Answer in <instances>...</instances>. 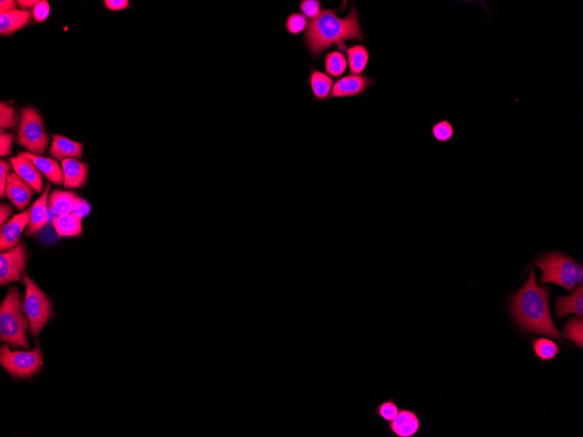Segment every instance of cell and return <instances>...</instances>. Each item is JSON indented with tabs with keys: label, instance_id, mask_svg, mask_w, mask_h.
<instances>
[{
	"label": "cell",
	"instance_id": "obj_33",
	"mask_svg": "<svg viewBox=\"0 0 583 437\" xmlns=\"http://www.w3.org/2000/svg\"><path fill=\"white\" fill-rule=\"evenodd\" d=\"M12 166L11 162H8V161L1 160V162H0V197L1 198L6 196V186H8V180Z\"/></svg>",
	"mask_w": 583,
	"mask_h": 437
},
{
	"label": "cell",
	"instance_id": "obj_26",
	"mask_svg": "<svg viewBox=\"0 0 583 437\" xmlns=\"http://www.w3.org/2000/svg\"><path fill=\"white\" fill-rule=\"evenodd\" d=\"M400 407L395 399L390 398L383 400L374 409V413L384 422H392L399 415Z\"/></svg>",
	"mask_w": 583,
	"mask_h": 437
},
{
	"label": "cell",
	"instance_id": "obj_20",
	"mask_svg": "<svg viewBox=\"0 0 583 437\" xmlns=\"http://www.w3.org/2000/svg\"><path fill=\"white\" fill-rule=\"evenodd\" d=\"M32 15L31 12L23 10H13L0 15V33L9 35L25 28L29 24Z\"/></svg>",
	"mask_w": 583,
	"mask_h": 437
},
{
	"label": "cell",
	"instance_id": "obj_2",
	"mask_svg": "<svg viewBox=\"0 0 583 437\" xmlns=\"http://www.w3.org/2000/svg\"><path fill=\"white\" fill-rule=\"evenodd\" d=\"M350 39L364 40L358 13L354 4L345 19L337 16L335 10H323L318 17L310 20L306 29V46L315 59H318L333 44L346 52L345 42Z\"/></svg>",
	"mask_w": 583,
	"mask_h": 437
},
{
	"label": "cell",
	"instance_id": "obj_12",
	"mask_svg": "<svg viewBox=\"0 0 583 437\" xmlns=\"http://www.w3.org/2000/svg\"><path fill=\"white\" fill-rule=\"evenodd\" d=\"M33 190L26 181H24L18 174L10 173L8 186H6V196L15 205L17 209L25 210L31 201Z\"/></svg>",
	"mask_w": 583,
	"mask_h": 437
},
{
	"label": "cell",
	"instance_id": "obj_19",
	"mask_svg": "<svg viewBox=\"0 0 583 437\" xmlns=\"http://www.w3.org/2000/svg\"><path fill=\"white\" fill-rule=\"evenodd\" d=\"M79 197L78 195L73 191L53 190L49 197V210L57 216L72 213Z\"/></svg>",
	"mask_w": 583,
	"mask_h": 437
},
{
	"label": "cell",
	"instance_id": "obj_30",
	"mask_svg": "<svg viewBox=\"0 0 583 437\" xmlns=\"http://www.w3.org/2000/svg\"><path fill=\"white\" fill-rule=\"evenodd\" d=\"M308 25V20L302 13L293 12L286 18V29L290 35H299V33L305 31Z\"/></svg>",
	"mask_w": 583,
	"mask_h": 437
},
{
	"label": "cell",
	"instance_id": "obj_22",
	"mask_svg": "<svg viewBox=\"0 0 583 437\" xmlns=\"http://www.w3.org/2000/svg\"><path fill=\"white\" fill-rule=\"evenodd\" d=\"M52 224L59 237H77L83 230L82 218L73 213L56 216Z\"/></svg>",
	"mask_w": 583,
	"mask_h": 437
},
{
	"label": "cell",
	"instance_id": "obj_27",
	"mask_svg": "<svg viewBox=\"0 0 583 437\" xmlns=\"http://www.w3.org/2000/svg\"><path fill=\"white\" fill-rule=\"evenodd\" d=\"M583 322L582 319L574 317L566 323L564 328V335L566 339H571L575 343L576 347H583Z\"/></svg>",
	"mask_w": 583,
	"mask_h": 437
},
{
	"label": "cell",
	"instance_id": "obj_21",
	"mask_svg": "<svg viewBox=\"0 0 583 437\" xmlns=\"http://www.w3.org/2000/svg\"><path fill=\"white\" fill-rule=\"evenodd\" d=\"M308 82L315 100L329 99L333 86V80L327 73L319 71L315 67H311L308 76Z\"/></svg>",
	"mask_w": 583,
	"mask_h": 437
},
{
	"label": "cell",
	"instance_id": "obj_31",
	"mask_svg": "<svg viewBox=\"0 0 583 437\" xmlns=\"http://www.w3.org/2000/svg\"><path fill=\"white\" fill-rule=\"evenodd\" d=\"M299 9L306 18L313 19L322 12V3L319 0H302Z\"/></svg>",
	"mask_w": 583,
	"mask_h": 437
},
{
	"label": "cell",
	"instance_id": "obj_39",
	"mask_svg": "<svg viewBox=\"0 0 583 437\" xmlns=\"http://www.w3.org/2000/svg\"><path fill=\"white\" fill-rule=\"evenodd\" d=\"M38 2L37 0H19V1H17V5L23 11H30V10L35 8Z\"/></svg>",
	"mask_w": 583,
	"mask_h": 437
},
{
	"label": "cell",
	"instance_id": "obj_11",
	"mask_svg": "<svg viewBox=\"0 0 583 437\" xmlns=\"http://www.w3.org/2000/svg\"><path fill=\"white\" fill-rule=\"evenodd\" d=\"M375 84L374 80L366 75H350L343 77L333 84L329 99L345 98L362 95L367 89Z\"/></svg>",
	"mask_w": 583,
	"mask_h": 437
},
{
	"label": "cell",
	"instance_id": "obj_1",
	"mask_svg": "<svg viewBox=\"0 0 583 437\" xmlns=\"http://www.w3.org/2000/svg\"><path fill=\"white\" fill-rule=\"evenodd\" d=\"M550 290L537 283L534 269L520 291L511 297L510 312L515 324L527 334L549 336L562 341V336L552 321L549 310Z\"/></svg>",
	"mask_w": 583,
	"mask_h": 437
},
{
	"label": "cell",
	"instance_id": "obj_37",
	"mask_svg": "<svg viewBox=\"0 0 583 437\" xmlns=\"http://www.w3.org/2000/svg\"><path fill=\"white\" fill-rule=\"evenodd\" d=\"M13 213V209L11 205L8 204H1L0 205V224L3 225L8 222Z\"/></svg>",
	"mask_w": 583,
	"mask_h": 437
},
{
	"label": "cell",
	"instance_id": "obj_18",
	"mask_svg": "<svg viewBox=\"0 0 583 437\" xmlns=\"http://www.w3.org/2000/svg\"><path fill=\"white\" fill-rule=\"evenodd\" d=\"M19 154L32 161L40 172L47 177V179L51 181L53 184H57V186L64 184L62 168L53 158L37 156V154L29 152L20 153Z\"/></svg>",
	"mask_w": 583,
	"mask_h": 437
},
{
	"label": "cell",
	"instance_id": "obj_13",
	"mask_svg": "<svg viewBox=\"0 0 583 437\" xmlns=\"http://www.w3.org/2000/svg\"><path fill=\"white\" fill-rule=\"evenodd\" d=\"M50 190H51V184H47L42 196L30 208V220L28 228H26V235L28 236H31V235L38 233V231L42 230L49 223V197Z\"/></svg>",
	"mask_w": 583,
	"mask_h": 437
},
{
	"label": "cell",
	"instance_id": "obj_10",
	"mask_svg": "<svg viewBox=\"0 0 583 437\" xmlns=\"http://www.w3.org/2000/svg\"><path fill=\"white\" fill-rule=\"evenodd\" d=\"M30 220V208L21 213L15 215L0 228V250H12L19 244L20 237L28 226Z\"/></svg>",
	"mask_w": 583,
	"mask_h": 437
},
{
	"label": "cell",
	"instance_id": "obj_25",
	"mask_svg": "<svg viewBox=\"0 0 583 437\" xmlns=\"http://www.w3.org/2000/svg\"><path fill=\"white\" fill-rule=\"evenodd\" d=\"M325 71L327 75L339 78L345 73L348 62L341 52H331L325 56Z\"/></svg>",
	"mask_w": 583,
	"mask_h": 437
},
{
	"label": "cell",
	"instance_id": "obj_28",
	"mask_svg": "<svg viewBox=\"0 0 583 437\" xmlns=\"http://www.w3.org/2000/svg\"><path fill=\"white\" fill-rule=\"evenodd\" d=\"M431 134L437 142L446 143L453 140L455 130L451 121L444 119L434 124L431 127Z\"/></svg>",
	"mask_w": 583,
	"mask_h": 437
},
{
	"label": "cell",
	"instance_id": "obj_36",
	"mask_svg": "<svg viewBox=\"0 0 583 437\" xmlns=\"http://www.w3.org/2000/svg\"><path fill=\"white\" fill-rule=\"evenodd\" d=\"M104 3L111 11H121L130 8V2L128 0H105Z\"/></svg>",
	"mask_w": 583,
	"mask_h": 437
},
{
	"label": "cell",
	"instance_id": "obj_5",
	"mask_svg": "<svg viewBox=\"0 0 583 437\" xmlns=\"http://www.w3.org/2000/svg\"><path fill=\"white\" fill-rule=\"evenodd\" d=\"M50 142L42 116L32 107H25L20 113L19 132L16 143L29 153L43 156Z\"/></svg>",
	"mask_w": 583,
	"mask_h": 437
},
{
	"label": "cell",
	"instance_id": "obj_16",
	"mask_svg": "<svg viewBox=\"0 0 583 437\" xmlns=\"http://www.w3.org/2000/svg\"><path fill=\"white\" fill-rule=\"evenodd\" d=\"M49 154L50 157L60 161L69 158L80 159L83 154V144L60 134H53V142Z\"/></svg>",
	"mask_w": 583,
	"mask_h": 437
},
{
	"label": "cell",
	"instance_id": "obj_3",
	"mask_svg": "<svg viewBox=\"0 0 583 437\" xmlns=\"http://www.w3.org/2000/svg\"><path fill=\"white\" fill-rule=\"evenodd\" d=\"M23 310L21 294L16 287L10 289L0 307V338L2 342L29 349L26 337L29 321Z\"/></svg>",
	"mask_w": 583,
	"mask_h": 437
},
{
	"label": "cell",
	"instance_id": "obj_17",
	"mask_svg": "<svg viewBox=\"0 0 583 437\" xmlns=\"http://www.w3.org/2000/svg\"><path fill=\"white\" fill-rule=\"evenodd\" d=\"M556 317L559 319L568 314H576L582 319L583 316V285L580 284L572 294L566 297L555 298Z\"/></svg>",
	"mask_w": 583,
	"mask_h": 437
},
{
	"label": "cell",
	"instance_id": "obj_14",
	"mask_svg": "<svg viewBox=\"0 0 583 437\" xmlns=\"http://www.w3.org/2000/svg\"><path fill=\"white\" fill-rule=\"evenodd\" d=\"M10 162L15 169V172L26 181L36 193H43V174L32 161L19 154L18 157L10 158Z\"/></svg>",
	"mask_w": 583,
	"mask_h": 437
},
{
	"label": "cell",
	"instance_id": "obj_32",
	"mask_svg": "<svg viewBox=\"0 0 583 437\" xmlns=\"http://www.w3.org/2000/svg\"><path fill=\"white\" fill-rule=\"evenodd\" d=\"M32 15L37 23L46 21L50 15L49 3L46 0H40L32 10Z\"/></svg>",
	"mask_w": 583,
	"mask_h": 437
},
{
	"label": "cell",
	"instance_id": "obj_35",
	"mask_svg": "<svg viewBox=\"0 0 583 437\" xmlns=\"http://www.w3.org/2000/svg\"><path fill=\"white\" fill-rule=\"evenodd\" d=\"M91 213V205L86 199L84 198L79 197L78 200H77L75 207H73L72 213L76 215V217L83 218L89 215Z\"/></svg>",
	"mask_w": 583,
	"mask_h": 437
},
{
	"label": "cell",
	"instance_id": "obj_15",
	"mask_svg": "<svg viewBox=\"0 0 583 437\" xmlns=\"http://www.w3.org/2000/svg\"><path fill=\"white\" fill-rule=\"evenodd\" d=\"M64 187L66 189H78L85 186L89 176V166L78 159L69 158L62 161Z\"/></svg>",
	"mask_w": 583,
	"mask_h": 437
},
{
	"label": "cell",
	"instance_id": "obj_4",
	"mask_svg": "<svg viewBox=\"0 0 583 437\" xmlns=\"http://www.w3.org/2000/svg\"><path fill=\"white\" fill-rule=\"evenodd\" d=\"M534 265L541 271L540 284H555L571 292L576 285L582 283V265L567 254L548 252L539 256Z\"/></svg>",
	"mask_w": 583,
	"mask_h": 437
},
{
	"label": "cell",
	"instance_id": "obj_23",
	"mask_svg": "<svg viewBox=\"0 0 583 437\" xmlns=\"http://www.w3.org/2000/svg\"><path fill=\"white\" fill-rule=\"evenodd\" d=\"M349 65L351 75H360L365 70L369 58L368 49L363 45H355L347 48Z\"/></svg>",
	"mask_w": 583,
	"mask_h": 437
},
{
	"label": "cell",
	"instance_id": "obj_8",
	"mask_svg": "<svg viewBox=\"0 0 583 437\" xmlns=\"http://www.w3.org/2000/svg\"><path fill=\"white\" fill-rule=\"evenodd\" d=\"M28 265V251L26 244L20 243L12 250L2 252L0 255V285L1 287L19 282L22 283L23 272Z\"/></svg>",
	"mask_w": 583,
	"mask_h": 437
},
{
	"label": "cell",
	"instance_id": "obj_38",
	"mask_svg": "<svg viewBox=\"0 0 583 437\" xmlns=\"http://www.w3.org/2000/svg\"><path fill=\"white\" fill-rule=\"evenodd\" d=\"M16 9V2L13 0H2L0 2V15L13 11Z\"/></svg>",
	"mask_w": 583,
	"mask_h": 437
},
{
	"label": "cell",
	"instance_id": "obj_9",
	"mask_svg": "<svg viewBox=\"0 0 583 437\" xmlns=\"http://www.w3.org/2000/svg\"><path fill=\"white\" fill-rule=\"evenodd\" d=\"M388 433L394 437H416L422 431L423 422L416 410L400 408L392 422H385Z\"/></svg>",
	"mask_w": 583,
	"mask_h": 437
},
{
	"label": "cell",
	"instance_id": "obj_6",
	"mask_svg": "<svg viewBox=\"0 0 583 437\" xmlns=\"http://www.w3.org/2000/svg\"><path fill=\"white\" fill-rule=\"evenodd\" d=\"M23 280L26 285L23 310L29 321L30 332L36 337L51 318L52 303L28 274H23Z\"/></svg>",
	"mask_w": 583,
	"mask_h": 437
},
{
	"label": "cell",
	"instance_id": "obj_24",
	"mask_svg": "<svg viewBox=\"0 0 583 437\" xmlns=\"http://www.w3.org/2000/svg\"><path fill=\"white\" fill-rule=\"evenodd\" d=\"M532 347L534 355L541 362H550L560 354V346L552 339L543 337L532 339Z\"/></svg>",
	"mask_w": 583,
	"mask_h": 437
},
{
	"label": "cell",
	"instance_id": "obj_34",
	"mask_svg": "<svg viewBox=\"0 0 583 437\" xmlns=\"http://www.w3.org/2000/svg\"><path fill=\"white\" fill-rule=\"evenodd\" d=\"M15 139V134L3 132L0 134V156L8 157L12 154V147Z\"/></svg>",
	"mask_w": 583,
	"mask_h": 437
},
{
	"label": "cell",
	"instance_id": "obj_7",
	"mask_svg": "<svg viewBox=\"0 0 583 437\" xmlns=\"http://www.w3.org/2000/svg\"><path fill=\"white\" fill-rule=\"evenodd\" d=\"M0 364L16 378H29L40 371L43 364L42 349L33 351H12L8 345L0 350Z\"/></svg>",
	"mask_w": 583,
	"mask_h": 437
},
{
	"label": "cell",
	"instance_id": "obj_29",
	"mask_svg": "<svg viewBox=\"0 0 583 437\" xmlns=\"http://www.w3.org/2000/svg\"><path fill=\"white\" fill-rule=\"evenodd\" d=\"M19 117L15 107L8 103H0V127L3 130H16L18 126Z\"/></svg>",
	"mask_w": 583,
	"mask_h": 437
}]
</instances>
